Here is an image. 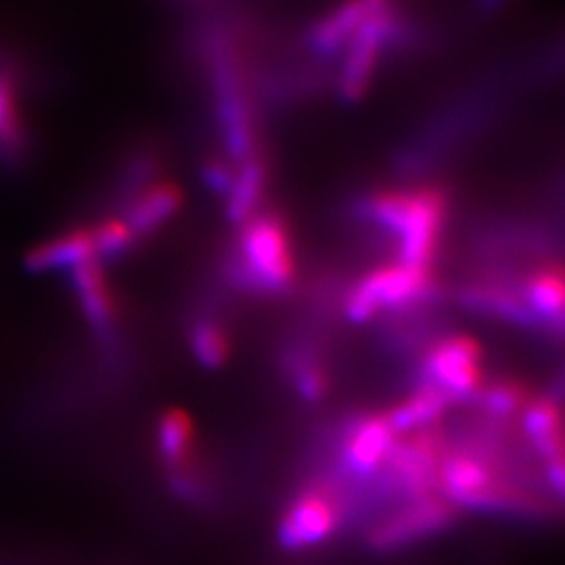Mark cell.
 Listing matches in <instances>:
<instances>
[{"label": "cell", "instance_id": "cell-1", "mask_svg": "<svg viewBox=\"0 0 565 565\" xmlns=\"http://www.w3.org/2000/svg\"><path fill=\"white\" fill-rule=\"evenodd\" d=\"M370 213L399 236L401 266L425 271L441 224V198L434 191L386 194L370 203Z\"/></svg>", "mask_w": 565, "mask_h": 565}, {"label": "cell", "instance_id": "cell-2", "mask_svg": "<svg viewBox=\"0 0 565 565\" xmlns=\"http://www.w3.org/2000/svg\"><path fill=\"white\" fill-rule=\"evenodd\" d=\"M244 277L262 289L286 286L291 275L288 241L282 225L271 216H262L246 225L242 235Z\"/></svg>", "mask_w": 565, "mask_h": 565}, {"label": "cell", "instance_id": "cell-3", "mask_svg": "<svg viewBox=\"0 0 565 565\" xmlns=\"http://www.w3.org/2000/svg\"><path fill=\"white\" fill-rule=\"evenodd\" d=\"M341 525V505L326 489H308L286 511L278 539L291 551L306 550L330 539Z\"/></svg>", "mask_w": 565, "mask_h": 565}, {"label": "cell", "instance_id": "cell-4", "mask_svg": "<svg viewBox=\"0 0 565 565\" xmlns=\"http://www.w3.org/2000/svg\"><path fill=\"white\" fill-rule=\"evenodd\" d=\"M428 291L425 271L397 266L374 273L359 284L348 299L350 319L363 322L381 308H395L417 300Z\"/></svg>", "mask_w": 565, "mask_h": 565}, {"label": "cell", "instance_id": "cell-5", "mask_svg": "<svg viewBox=\"0 0 565 565\" xmlns=\"http://www.w3.org/2000/svg\"><path fill=\"white\" fill-rule=\"evenodd\" d=\"M427 384L448 401L463 399L478 386V348L463 337H454L436 347L425 366Z\"/></svg>", "mask_w": 565, "mask_h": 565}, {"label": "cell", "instance_id": "cell-6", "mask_svg": "<svg viewBox=\"0 0 565 565\" xmlns=\"http://www.w3.org/2000/svg\"><path fill=\"white\" fill-rule=\"evenodd\" d=\"M395 32V17L383 2H374L369 15L361 22L352 38L347 66L342 72V94L358 99L369 83L379 50Z\"/></svg>", "mask_w": 565, "mask_h": 565}, {"label": "cell", "instance_id": "cell-7", "mask_svg": "<svg viewBox=\"0 0 565 565\" xmlns=\"http://www.w3.org/2000/svg\"><path fill=\"white\" fill-rule=\"evenodd\" d=\"M441 481L448 498L465 505H498L505 498L497 469L483 454H452L443 463Z\"/></svg>", "mask_w": 565, "mask_h": 565}, {"label": "cell", "instance_id": "cell-8", "mask_svg": "<svg viewBox=\"0 0 565 565\" xmlns=\"http://www.w3.org/2000/svg\"><path fill=\"white\" fill-rule=\"evenodd\" d=\"M395 433L386 417H369L358 423L344 439L341 469L355 478H369L388 463L395 448Z\"/></svg>", "mask_w": 565, "mask_h": 565}, {"label": "cell", "instance_id": "cell-9", "mask_svg": "<svg viewBox=\"0 0 565 565\" xmlns=\"http://www.w3.org/2000/svg\"><path fill=\"white\" fill-rule=\"evenodd\" d=\"M450 512L445 503L430 497L416 498V502L390 518L388 522L375 531L374 544L381 550H395L401 545L411 544L445 527Z\"/></svg>", "mask_w": 565, "mask_h": 565}, {"label": "cell", "instance_id": "cell-10", "mask_svg": "<svg viewBox=\"0 0 565 565\" xmlns=\"http://www.w3.org/2000/svg\"><path fill=\"white\" fill-rule=\"evenodd\" d=\"M216 77H218L220 113H222L225 138H227L231 154L235 158H246L249 154V147H252V134H249L241 90L236 85L235 72H233L230 61L225 60V55L218 57Z\"/></svg>", "mask_w": 565, "mask_h": 565}, {"label": "cell", "instance_id": "cell-11", "mask_svg": "<svg viewBox=\"0 0 565 565\" xmlns=\"http://www.w3.org/2000/svg\"><path fill=\"white\" fill-rule=\"evenodd\" d=\"M94 255H96V246H94L92 233H72L35 249L28 256L26 264L35 271L55 269V267H79L86 262L94 260Z\"/></svg>", "mask_w": 565, "mask_h": 565}, {"label": "cell", "instance_id": "cell-12", "mask_svg": "<svg viewBox=\"0 0 565 565\" xmlns=\"http://www.w3.org/2000/svg\"><path fill=\"white\" fill-rule=\"evenodd\" d=\"M374 2H352V4L342 6L333 15L326 17L313 30L315 49L322 54H335L337 50L342 49V44L348 39L353 38V33L361 26V22L366 19Z\"/></svg>", "mask_w": 565, "mask_h": 565}, {"label": "cell", "instance_id": "cell-13", "mask_svg": "<svg viewBox=\"0 0 565 565\" xmlns=\"http://www.w3.org/2000/svg\"><path fill=\"white\" fill-rule=\"evenodd\" d=\"M523 427L536 450L547 458V467L562 463L561 417L555 406L547 401L531 406L523 416Z\"/></svg>", "mask_w": 565, "mask_h": 565}, {"label": "cell", "instance_id": "cell-14", "mask_svg": "<svg viewBox=\"0 0 565 565\" xmlns=\"http://www.w3.org/2000/svg\"><path fill=\"white\" fill-rule=\"evenodd\" d=\"M74 280L83 300L86 317L97 330H107L113 322V302L96 262H86L83 266L75 267Z\"/></svg>", "mask_w": 565, "mask_h": 565}, {"label": "cell", "instance_id": "cell-15", "mask_svg": "<svg viewBox=\"0 0 565 565\" xmlns=\"http://www.w3.org/2000/svg\"><path fill=\"white\" fill-rule=\"evenodd\" d=\"M180 192L169 185L156 188L141 196L138 205H134L128 216V230L132 231V235H143L154 230L158 225L163 224L167 218H171L174 211L180 207Z\"/></svg>", "mask_w": 565, "mask_h": 565}, {"label": "cell", "instance_id": "cell-16", "mask_svg": "<svg viewBox=\"0 0 565 565\" xmlns=\"http://www.w3.org/2000/svg\"><path fill=\"white\" fill-rule=\"evenodd\" d=\"M448 403L450 401L445 395L439 394L436 390L423 386L419 394L406 401L405 405L392 412L386 419H388L390 427L395 434L408 433V430L425 427V425L436 422L447 408Z\"/></svg>", "mask_w": 565, "mask_h": 565}, {"label": "cell", "instance_id": "cell-17", "mask_svg": "<svg viewBox=\"0 0 565 565\" xmlns=\"http://www.w3.org/2000/svg\"><path fill=\"white\" fill-rule=\"evenodd\" d=\"M262 189V167L256 161H246L241 174L233 180L227 214L233 222H246L258 202Z\"/></svg>", "mask_w": 565, "mask_h": 565}, {"label": "cell", "instance_id": "cell-18", "mask_svg": "<svg viewBox=\"0 0 565 565\" xmlns=\"http://www.w3.org/2000/svg\"><path fill=\"white\" fill-rule=\"evenodd\" d=\"M529 300L534 310L544 315L545 319L555 320L561 324L564 315V286L561 275L542 273L534 277L527 288Z\"/></svg>", "mask_w": 565, "mask_h": 565}, {"label": "cell", "instance_id": "cell-19", "mask_svg": "<svg viewBox=\"0 0 565 565\" xmlns=\"http://www.w3.org/2000/svg\"><path fill=\"white\" fill-rule=\"evenodd\" d=\"M21 145V127L17 114L15 92L11 81L0 75V154L10 156Z\"/></svg>", "mask_w": 565, "mask_h": 565}, {"label": "cell", "instance_id": "cell-20", "mask_svg": "<svg viewBox=\"0 0 565 565\" xmlns=\"http://www.w3.org/2000/svg\"><path fill=\"white\" fill-rule=\"evenodd\" d=\"M192 350L203 366L214 369L224 363L227 347L222 331L211 322H200L192 331Z\"/></svg>", "mask_w": 565, "mask_h": 565}, {"label": "cell", "instance_id": "cell-21", "mask_svg": "<svg viewBox=\"0 0 565 565\" xmlns=\"http://www.w3.org/2000/svg\"><path fill=\"white\" fill-rule=\"evenodd\" d=\"M191 439V427L188 417L180 412H171L163 417L160 425L161 452L169 461H178L183 458Z\"/></svg>", "mask_w": 565, "mask_h": 565}, {"label": "cell", "instance_id": "cell-22", "mask_svg": "<svg viewBox=\"0 0 565 565\" xmlns=\"http://www.w3.org/2000/svg\"><path fill=\"white\" fill-rule=\"evenodd\" d=\"M96 253L105 256H116L127 249L132 238V231L128 230L127 224L121 222H107L103 224L96 233H92Z\"/></svg>", "mask_w": 565, "mask_h": 565}, {"label": "cell", "instance_id": "cell-23", "mask_svg": "<svg viewBox=\"0 0 565 565\" xmlns=\"http://www.w3.org/2000/svg\"><path fill=\"white\" fill-rule=\"evenodd\" d=\"M520 403H522L520 392L516 388H512V386H505V384L494 386L486 395L487 411L491 412L492 416H507V414L516 411Z\"/></svg>", "mask_w": 565, "mask_h": 565}, {"label": "cell", "instance_id": "cell-24", "mask_svg": "<svg viewBox=\"0 0 565 565\" xmlns=\"http://www.w3.org/2000/svg\"><path fill=\"white\" fill-rule=\"evenodd\" d=\"M295 381H297V388L305 399L317 401L320 395L324 394V377L313 364L305 363L297 366Z\"/></svg>", "mask_w": 565, "mask_h": 565}, {"label": "cell", "instance_id": "cell-25", "mask_svg": "<svg viewBox=\"0 0 565 565\" xmlns=\"http://www.w3.org/2000/svg\"><path fill=\"white\" fill-rule=\"evenodd\" d=\"M203 180L207 183L209 188L216 192H230L231 185L235 178L231 177V171L222 163H209L203 169Z\"/></svg>", "mask_w": 565, "mask_h": 565}]
</instances>
